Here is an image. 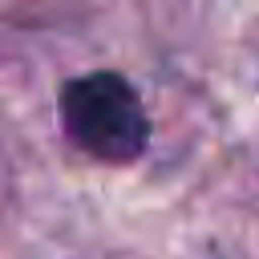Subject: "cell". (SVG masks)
Masks as SVG:
<instances>
[{"instance_id": "cell-1", "label": "cell", "mask_w": 259, "mask_h": 259, "mask_svg": "<svg viewBox=\"0 0 259 259\" xmlns=\"http://www.w3.org/2000/svg\"><path fill=\"white\" fill-rule=\"evenodd\" d=\"M61 125L73 146L101 162H134L150 142V121L134 85L105 69L65 81Z\"/></svg>"}]
</instances>
